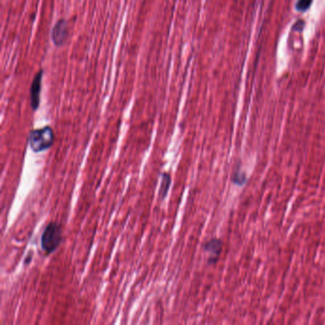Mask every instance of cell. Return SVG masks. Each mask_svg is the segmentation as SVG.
Wrapping results in <instances>:
<instances>
[{
    "instance_id": "cell-6",
    "label": "cell",
    "mask_w": 325,
    "mask_h": 325,
    "mask_svg": "<svg viewBox=\"0 0 325 325\" xmlns=\"http://www.w3.org/2000/svg\"><path fill=\"white\" fill-rule=\"evenodd\" d=\"M172 183V177L169 173H163L162 175V183H161V188H160V197L162 199H164L168 194L169 188Z\"/></svg>"
},
{
    "instance_id": "cell-7",
    "label": "cell",
    "mask_w": 325,
    "mask_h": 325,
    "mask_svg": "<svg viewBox=\"0 0 325 325\" xmlns=\"http://www.w3.org/2000/svg\"><path fill=\"white\" fill-rule=\"evenodd\" d=\"M313 0H297L295 8L297 11H301V12H305L312 4Z\"/></svg>"
},
{
    "instance_id": "cell-5",
    "label": "cell",
    "mask_w": 325,
    "mask_h": 325,
    "mask_svg": "<svg viewBox=\"0 0 325 325\" xmlns=\"http://www.w3.org/2000/svg\"><path fill=\"white\" fill-rule=\"evenodd\" d=\"M204 249H205V251L209 253L210 262H213V261L215 262L222 250V242L220 239H217V238L211 239L205 244Z\"/></svg>"
},
{
    "instance_id": "cell-1",
    "label": "cell",
    "mask_w": 325,
    "mask_h": 325,
    "mask_svg": "<svg viewBox=\"0 0 325 325\" xmlns=\"http://www.w3.org/2000/svg\"><path fill=\"white\" fill-rule=\"evenodd\" d=\"M55 141V133L50 126L41 129L31 131L29 134V145L34 153H40L53 146Z\"/></svg>"
},
{
    "instance_id": "cell-4",
    "label": "cell",
    "mask_w": 325,
    "mask_h": 325,
    "mask_svg": "<svg viewBox=\"0 0 325 325\" xmlns=\"http://www.w3.org/2000/svg\"><path fill=\"white\" fill-rule=\"evenodd\" d=\"M68 36V25L67 22L63 19H60L53 29L52 37L56 45H62L67 39Z\"/></svg>"
},
{
    "instance_id": "cell-8",
    "label": "cell",
    "mask_w": 325,
    "mask_h": 325,
    "mask_svg": "<svg viewBox=\"0 0 325 325\" xmlns=\"http://www.w3.org/2000/svg\"><path fill=\"white\" fill-rule=\"evenodd\" d=\"M30 260H32V257H30L29 256V257H28V259L25 260V263H26V264H28V263H29Z\"/></svg>"
},
{
    "instance_id": "cell-3",
    "label": "cell",
    "mask_w": 325,
    "mask_h": 325,
    "mask_svg": "<svg viewBox=\"0 0 325 325\" xmlns=\"http://www.w3.org/2000/svg\"><path fill=\"white\" fill-rule=\"evenodd\" d=\"M42 71H39L35 74L32 83L31 85V106L33 111L37 110L40 103V92H41V81H42Z\"/></svg>"
},
{
    "instance_id": "cell-2",
    "label": "cell",
    "mask_w": 325,
    "mask_h": 325,
    "mask_svg": "<svg viewBox=\"0 0 325 325\" xmlns=\"http://www.w3.org/2000/svg\"><path fill=\"white\" fill-rule=\"evenodd\" d=\"M62 240V227L58 222H50L41 236L42 250L50 255L59 248Z\"/></svg>"
}]
</instances>
